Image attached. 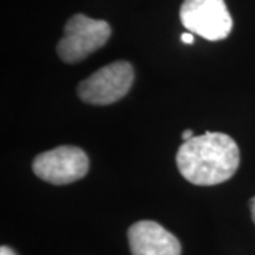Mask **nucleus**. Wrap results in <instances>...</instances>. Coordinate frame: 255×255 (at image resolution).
I'll return each instance as SVG.
<instances>
[{"label":"nucleus","mask_w":255,"mask_h":255,"mask_svg":"<svg viewBox=\"0 0 255 255\" xmlns=\"http://www.w3.org/2000/svg\"><path fill=\"white\" fill-rule=\"evenodd\" d=\"M0 255H16V253L11 248H9V247L3 246L0 248Z\"/></svg>","instance_id":"6e6552de"},{"label":"nucleus","mask_w":255,"mask_h":255,"mask_svg":"<svg viewBox=\"0 0 255 255\" xmlns=\"http://www.w3.org/2000/svg\"><path fill=\"white\" fill-rule=\"evenodd\" d=\"M133 84V68L128 61H115L90 75L78 85L77 92L91 105H110L122 100Z\"/></svg>","instance_id":"7ed1b4c3"},{"label":"nucleus","mask_w":255,"mask_h":255,"mask_svg":"<svg viewBox=\"0 0 255 255\" xmlns=\"http://www.w3.org/2000/svg\"><path fill=\"white\" fill-rule=\"evenodd\" d=\"M182 41L184 44H193L194 43V36H193V33H183L182 34Z\"/></svg>","instance_id":"0eeeda50"},{"label":"nucleus","mask_w":255,"mask_h":255,"mask_svg":"<svg viewBox=\"0 0 255 255\" xmlns=\"http://www.w3.org/2000/svg\"><path fill=\"white\" fill-rule=\"evenodd\" d=\"M176 164L187 182L214 186L227 182L237 172L240 149L227 133L207 130L183 142L176 153Z\"/></svg>","instance_id":"f257e3e1"},{"label":"nucleus","mask_w":255,"mask_h":255,"mask_svg":"<svg viewBox=\"0 0 255 255\" xmlns=\"http://www.w3.org/2000/svg\"><path fill=\"white\" fill-rule=\"evenodd\" d=\"M129 248L132 255H180L182 246L156 221H137L128 231Z\"/></svg>","instance_id":"423d86ee"},{"label":"nucleus","mask_w":255,"mask_h":255,"mask_svg":"<svg viewBox=\"0 0 255 255\" xmlns=\"http://www.w3.org/2000/svg\"><path fill=\"white\" fill-rule=\"evenodd\" d=\"M180 21L187 31L209 41L224 40L233 30V17L224 0H184Z\"/></svg>","instance_id":"20e7f679"},{"label":"nucleus","mask_w":255,"mask_h":255,"mask_svg":"<svg viewBox=\"0 0 255 255\" xmlns=\"http://www.w3.org/2000/svg\"><path fill=\"white\" fill-rule=\"evenodd\" d=\"M251 214H253V220H254L255 224V197L251 199Z\"/></svg>","instance_id":"9d476101"},{"label":"nucleus","mask_w":255,"mask_h":255,"mask_svg":"<svg viewBox=\"0 0 255 255\" xmlns=\"http://www.w3.org/2000/svg\"><path fill=\"white\" fill-rule=\"evenodd\" d=\"M90 160L87 153L77 146H58L36 156L33 172L38 179L55 186L70 184L88 173Z\"/></svg>","instance_id":"39448f33"},{"label":"nucleus","mask_w":255,"mask_h":255,"mask_svg":"<svg viewBox=\"0 0 255 255\" xmlns=\"http://www.w3.org/2000/svg\"><path fill=\"white\" fill-rule=\"evenodd\" d=\"M110 37L111 26L105 20L74 14L64 27V36L57 46V53L64 63H80L105 46Z\"/></svg>","instance_id":"f03ea898"},{"label":"nucleus","mask_w":255,"mask_h":255,"mask_svg":"<svg viewBox=\"0 0 255 255\" xmlns=\"http://www.w3.org/2000/svg\"><path fill=\"white\" fill-rule=\"evenodd\" d=\"M193 136H194V135H193V130H191V129H186L182 133L183 142H184V140H189V139H191Z\"/></svg>","instance_id":"1a4fd4ad"}]
</instances>
